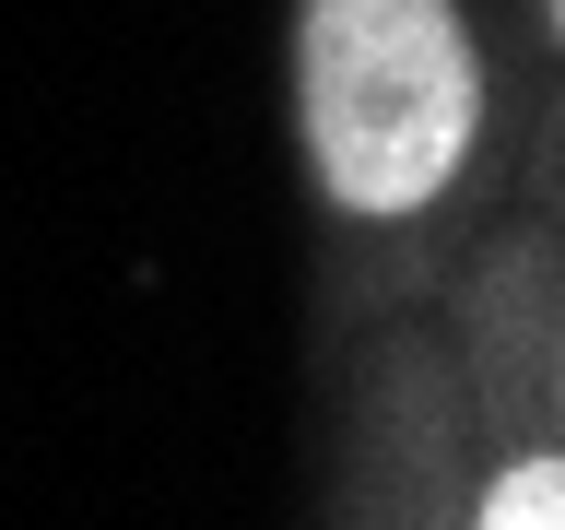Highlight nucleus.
<instances>
[{"label":"nucleus","instance_id":"f257e3e1","mask_svg":"<svg viewBox=\"0 0 565 530\" xmlns=\"http://www.w3.org/2000/svg\"><path fill=\"white\" fill-rule=\"evenodd\" d=\"M307 141L342 212H424L471 153V35L448 0H307Z\"/></svg>","mask_w":565,"mask_h":530},{"label":"nucleus","instance_id":"f03ea898","mask_svg":"<svg viewBox=\"0 0 565 530\" xmlns=\"http://www.w3.org/2000/svg\"><path fill=\"white\" fill-rule=\"evenodd\" d=\"M483 530H565V459H519L483 495Z\"/></svg>","mask_w":565,"mask_h":530},{"label":"nucleus","instance_id":"7ed1b4c3","mask_svg":"<svg viewBox=\"0 0 565 530\" xmlns=\"http://www.w3.org/2000/svg\"><path fill=\"white\" fill-rule=\"evenodd\" d=\"M554 24H565V0H554Z\"/></svg>","mask_w":565,"mask_h":530}]
</instances>
